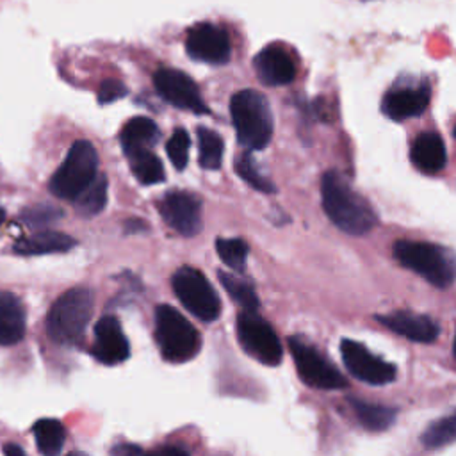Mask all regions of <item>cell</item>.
<instances>
[{
	"label": "cell",
	"mask_w": 456,
	"mask_h": 456,
	"mask_svg": "<svg viewBox=\"0 0 456 456\" xmlns=\"http://www.w3.org/2000/svg\"><path fill=\"white\" fill-rule=\"evenodd\" d=\"M155 338L162 358L171 363L192 360L201 347L196 328L169 305H159L155 310Z\"/></svg>",
	"instance_id": "5"
},
{
	"label": "cell",
	"mask_w": 456,
	"mask_h": 456,
	"mask_svg": "<svg viewBox=\"0 0 456 456\" xmlns=\"http://www.w3.org/2000/svg\"><path fill=\"white\" fill-rule=\"evenodd\" d=\"M429 87H399L390 89L381 102V110L387 118L394 121H403L422 114L429 103Z\"/></svg>",
	"instance_id": "15"
},
{
	"label": "cell",
	"mask_w": 456,
	"mask_h": 456,
	"mask_svg": "<svg viewBox=\"0 0 456 456\" xmlns=\"http://www.w3.org/2000/svg\"><path fill=\"white\" fill-rule=\"evenodd\" d=\"M93 356L103 365H118L130 356V344L118 317L103 315L94 326Z\"/></svg>",
	"instance_id": "14"
},
{
	"label": "cell",
	"mask_w": 456,
	"mask_h": 456,
	"mask_svg": "<svg viewBox=\"0 0 456 456\" xmlns=\"http://www.w3.org/2000/svg\"><path fill=\"white\" fill-rule=\"evenodd\" d=\"M132 173L142 185H153L164 180V166L160 159L150 150H137L126 155Z\"/></svg>",
	"instance_id": "23"
},
{
	"label": "cell",
	"mask_w": 456,
	"mask_h": 456,
	"mask_svg": "<svg viewBox=\"0 0 456 456\" xmlns=\"http://www.w3.org/2000/svg\"><path fill=\"white\" fill-rule=\"evenodd\" d=\"M157 452H164V454H185V451L180 449V447H160Z\"/></svg>",
	"instance_id": "37"
},
{
	"label": "cell",
	"mask_w": 456,
	"mask_h": 456,
	"mask_svg": "<svg viewBox=\"0 0 456 456\" xmlns=\"http://www.w3.org/2000/svg\"><path fill=\"white\" fill-rule=\"evenodd\" d=\"M75 208L84 217H93L105 208L107 203V176L96 175L94 180L73 200Z\"/></svg>",
	"instance_id": "24"
},
{
	"label": "cell",
	"mask_w": 456,
	"mask_h": 456,
	"mask_svg": "<svg viewBox=\"0 0 456 456\" xmlns=\"http://www.w3.org/2000/svg\"><path fill=\"white\" fill-rule=\"evenodd\" d=\"M411 162L424 173H438L447 162V151L436 132H422L415 137L410 150Z\"/></svg>",
	"instance_id": "18"
},
{
	"label": "cell",
	"mask_w": 456,
	"mask_h": 456,
	"mask_svg": "<svg viewBox=\"0 0 456 456\" xmlns=\"http://www.w3.org/2000/svg\"><path fill=\"white\" fill-rule=\"evenodd\" d=\"M394 255L401 265L411 269L438 289H445L456 280V255L440 244L399 240L394 246Z\"/></svg>",
	"instance_id": "3"
},
{
	"label": "cell",
	"mask_w": 456,
	"mask_h": 456,
	"mask_svg": "<svg viewBox=\"0 0 456 456\" xmlns=\"http://www.w3.org/2000/svg\"><path fill=\"white\" fill-rule=\"evenodd\" d=\"M198 150L200 166L205 169H219L224 153V142L221 135L207 126L198 128Z\"/></svg>",
	"instance_id": "26"
},
{
	"label": "cell",
	"mask_w": 456,
	"mask_h": 456,
	"mask_svg": "<svg viewBox=\"0 0 456 456\" xmlns=\"http://www.w3.org/2000/svg\"><path fill=\"white\" fill-rule=\"evenodd\" d=\"M148 230V224L142 219H128L125 221V232L126 233H141Z\"/></svg>",
	"instance_id": "34"
},
{
	"label": "cell",
	"mask_w": 456,
	"mask_h": 456,
	"mask_svg": "<svg viewBox=\"0 0 456 456\" xmlns=\"http://www.w3.org/2000/svg\"><path fill=\"white\" fill-rule=\"evenodd\" d=\"M5 219V212H4V208L0 207V223Z\"/></svg>",
	"instance_id": "38"
},
{
	"label": "cell",
	"mask_w": 456,
	"mask_h": 456,
	"mask_svg": "<svg viewBox=\"0 0 456 456\" xmlns=\"http://www.w3.org/2000/svg\"><path fill=\"white\" fill-rule=\"evenodd\" d=\"M62 210L52 205H36V207H28L21 212V221L32 228H43L46 224H52L53 221L61 219Z\"/></svg>",
	"instance_id": "32"
},
{
	"label": "cell",
	"mask_w": 456,
	"mask_h": 456,
	"mask_svg": "<svg viewBox=\"0 0 456 456\" xmlns=\"http://www.w3.org/2000/svg\"><path fill=\"white\" fill-rule=\"evenodd\" d=\"M340 351L347 370L360 381L369 385H385L395 379V365L372 354L363 344L344 338Z\"/></svg>",
	"instance_id": "11"
},
{
	"label": "cell",
	"mask_w": 456,
	"mask_h": 456,
	"mask_svg": "<svg viewBox=\"0 0 456 456\" xmlns=\"http://www.w3.org/2000/svg\"><path fill=\"white\" fill-rule=\"evenodd\" d=\"M235 171L253 189L262 191V192H276L274 183L267 176H264L260 173V169H258L255 159L249 155V151L248 153H240L235 159Z\"/></svg>",
	"instance_id": "30"
},
{
	"label": "cell",
	"mask_w": 456,
	"mask_h": 456,
	"mask_svg": "<svg viewBox=\"0 0 456 456\" xmlns=\"http://www.w3.org/2000/svg\"><path fill=\"white\" fill-rule=\"evenodd\" d=\"M162 219L180 235L192 237L201 230V200L187 191H171L159 201Z\"/></svg>",
	"instance_id": "12"
},
{
	"label": "cell",
	"mask_w": 456,
	"mask_h": 456,
	"mask_svg": "<svg viewBox=\"0 0 456 456\" xmlns=\"http://www.w3.org/2000/svg\"><path fill=\"white\" fill-rule=\"evenodd\" d=\"M128 89L123 82L116 80V78H107L100 84V89H98V103L100 105H107V103H112L123 96H126Z\"/></svg>",
	"instance_id": "33"
},
{
	"label": "cell",
	"mask_w": 456,
	"mask_h": 456,
	"mask_svg": "<svg viewBox=\"0 0 456 456\" xmlns=\"http://www.w3.org/2000/svg\"><path fill=\"white\" fill-rule=\"evenodd\" d=\"M216 249L219 258L235 273L246 271V260L249 253V246L242 239H224L219 237L216 240Z\"/></svg>",
	"instance_id": "29"
},
{
	"label": "cell",
	"mask_w": 456,
	"mask_h": 456,
	"mask_svg": "<svg viewBox=\"0 0 456 456\" xmlns=\"http://www.w3.org/2000/svg\"><path fill=\"white\" fill-rule=\"evenodd\" d=\"M452 353H454V356H456V338H454V347H452Z\"/></svg>",
	"instance_id": "39"
},
{
	"label": "cell",
	"mask_w": 456,
	"mask_h": 456,
	"mask_svg": "<svg viewBox=\"0 0 456 456\" xmlns=\"http://www.w3.org/2000/svg\"><path fill=\"white\" fill-rule=\"evenodd\" d=\"M456 440V411L431 422L420 436L426 449H440Z\"/></svg>",
	"instance_id": "28"
},
{
	"label": "cell",
	"mask_w": 456,
	"mask_h": 456,
	"mask_svg": "<svg viewBox=\"0 0 456 456\" xmlns=\"http://www.w3.org/2000/svg\"><path fill=\"white\" fill-rule=\"evenodd\" d=\"M32 435L37 445V451L46 456L61 452L66 438L64 426L57 419H39L32 426Z\"/></svg>",
	"instance_id": "22"
},
{
	"label": "cell",
	"mask_w": 456,
	"mask_h": 456,
	"mask_svg": "<svg viewBox=\"0 0 456 456\" xmlns=\"http://www.w3.org/2000/svg\"><path fill=\"white\" fill-rule=\"evenodd\" d=\"M98 175V153L89 141H75L64 162L50 178V192L61 200L73 201Z\"/></svg>",
	"instance_id": "6"
},
{
	"label": "cell",
	"mask_w": 456,
	"mask_h": 456,
	"mask_svg": "<svg viewBox=\"0 0 456 456\" xmlns=\"http://www.w3.org/2000/svg\"><path fill=\"white\" fill-rule=\"evenodd\" d=\"M356 419L365 429L385 431L395 420V410L383 404H370L365 401H351Z\"/></svg>",
	"instance_id": "25"
},
{
	"label": "cell",
	"mask_w": 456,
	"mask_h": 456,
	"mask_svg": "<svg viewBox=\"0 0 456 456\" xmlns=\"http://www.w3.org/2000/svg\"><path fill=\"white\" fill-rule=\"evenodd\" d=\"M130 452H141V447L123 444V445H118L112 449V454H130Z\"/></svg>",
	"instance_id": "35"
},
{
	"label": "cell",
	"mask_w": 456,
	"mask_h": 456,
	"mask_svg": "<svg viewBox=\"0 0 456 456\" xmlns=\"http://www.w3.org/2000/svg\"><path fill=\"white\" fill-rule=\"evenodd\" d=\"M94 297L87 287L66 290L50 308L46 330L50 338L61 346L77 344L93 315Z\"/></svg>",
	"instance_id": "4"
},
{
	"label": "cell",
	"mask_w": 456,
	"mask_h": 456,
	"mask_svg": "<svg viewBox=\"0 0 456 456\" xmlns=\"http://www.w3.org/2000/svg\"><path fill=\"white\" fill-rule=\"evenodd\" d=\"M237 337L248 354L265 365H278L283 356L281 342L271 324L256 310H242L237 317Z\"/></svg>",
	"instance_id": "9"
},
{
	"label": "cell",
	"mask_w": 456,
	"mask_h": 456,
	"mask_svg": "<svg viewBox=\"0 0 456 456\" xmlns=\"http://www.w3.org/2000/svg\"><path fill=\"white\" fill-rule=\"evenodd\" d=\"M255 69L258 78L267 86H285L296 77V66L290 55L278 45L265 46L255 57Z\"/></svg>",
	"instance_id": "16"
},
{
	"label": "cell",
	"mask_w": 456,
	"mask_h": 456,
	"mask_svg": "<svg viewBox=\"0 0 456 456\" xmlns=\"http://www.w3.org/2000/svg\"><path fill=\"white\" fill-rule=\"evenodd\" d=\"M25 306L18 296L0 290V346H12L25 335Z\"/></svg>",
	"instance_id": "19"
},
{
	"label": "cell",
	"mask_w": 456,
	"mask_h": 456,
	"mask_svg": "<svg viewBox=\"0 0 456 456\" xmlns=\"http://www.w3.org/2000/svg\"><path fill=\"white\" fill-rule=\"evenodd\" d=\"M289 347H290L297 374L306 385L322 388V390L344 388L347 385L342 372L303 337H290Z\"/></svg>",
	"instance_id": "8"
},
{
	"label": "cell",
	"mask_w": 456,
	"mask_h": 456,
	"mask_svg": "<svg viewBox=\"0 0 456 456\" xmlns=\"http://www.w3.org/2000/svg\"><path fill=\"white\" fill-rule=\"evenodd\" d=\"M160 137L159 126L153 119L146 116H135L128 119L119 134L121 148L125 155L137 150H150Z\"/></svg>",
	"instance_id": "20"
},
{
	"label": "cell",
	"mask_w": 456,
	"mask_h": 456,
	"mask_svg": "<svg viewBox=\"0 0 456 456\" xmlns=\"http://www.w3.org/2000/svg\"><path fill=\"white\" fill-rule=\"evenodd\" d=\"M189 146H191V137L183 128H176L169 137V141L166 142L167 157L176 169H183L187 166Z\"/></svg>",
	"instance_id": "31"
},
{
	"label": "cell",
	"mask_w": 456,
	"mask_h": 456,
	"mask_svg": "<svg viewBox=\"0 0 456 456\" xmlns=\"http://www.w3.org/2000/svg\"><path fill=\"white\" fill-rule=\"evenodd\" d=\"M77 240L66 233L43 230L30 237H25L14 244V253L18 255H45V253H62L71 249Z\"/></svg>",
	"instance_id": "21"
},
{
	"label": "cell",
	"mask_w": 456,
	"mask_h": 456,
	"mask_svg": "<svg viewBox=\"0 0 456 456\" xmlns=\"http://www.w3.org/2000/svg\"><path fill=\"white\" fill-rule=\"evenodd\" d=\"M153 86L167 103L178 109L191 110L194 114L208 112L196 82L180 69L160 68L153 75Z\"/></svg>",
	"instance_id": "10"
},
{
	"label": "cell",
	"mask_w": 456,
	"mask_h": 456,
	"mask_svg": "<svg viewBox=\"0 0 456 456\" xmlns=\"http://www.w3.org/2000/svg\"><path fill=\"white\" fill-rule=\"evenodd\" d=\"M322 208L330 221L342 232L363 235L374 228L378 216L369 201L360 196L337 171H328L321 183Z\"/></svg>",
	"instance_id": "1"
},
{
	"label": "cell",
	"mask_w": 456,
	"mask_h": 456,
	"mask_svg": "<svg viewBox=\"0 0 456 456\" xmlns=\"http://www.w3.org/2000/svg\"><path fill=\"white\" fill-rule=\"evenodd\" d=\"M230 114L237 141L248 150H262L273 135V112L267 98L253 89H242L232 96Z\"/></svg>",
	"instance_id": "2"
},
{
	"label": "cell",
	"mask_w": 456,
	"mask_h": 456,
	"mask_svg": "<svg viewBox=\"0 0 456 456\" xmlns=\"http://www.w3.org/2000/svg\"><path fill=\"white\" fill-rule=\"evenodd\" d=\"M2 451H4L5 456H14V454L21 456V454H25V451H23L20 445H16V444H5V445L2 447Z\"/></svg>",
	"instance_id": "36"
},
{
	"label": "cell",
	"mask_w": 456,
	"mask_h": 456,
	"mask_svg": "<svg viewBox=\"0 0 456 456\" xmlns=\"http://www.w3.org/2000/svg\"><path fill=\"white\" fill-rule=\"evenodd\" d=\"M381 324H385L390 331L406 337L415 342L429 344L438 337V324L422 314H411V312H394L387 315L376 317Z\"/></svg>",
	"instance_id": "17"
},
{
	"label": "cell",
	"mask_w": 456,
	"mask_h": 456,
	"mask_svg": "<svg viewBox=\"0 0 456 456\" xmlns=\"http://www.w3.org/2000/svg\"><path fill=\"white\" fill-rule=\"evenodd\" d=\"M217 276H219L221 285L228 292V296L237 305H240L242 310H258L260 301H258V296L249 281L239 278L235 273H226V271H219Z\"/></svg>",
	"instance_id": "27"
},
{
	"label": "cell",
	"mask_w": 456,
	"mask_h": 456,
	"mask_svg": "<svg viewBox=\"0 0 456 456\" xmlns=\"http://www.w3.org/2000/svg\"><path fill=\"white\" fill-rule=\"evenodd\" d=\"M173 290L180 303L201 321H216L221 314V301L208 280L194 267H180L171 278Z\"/></svg>",
	"instance_id": "7"
},
{
	"label": "cell",
	"mask_w": 456,
	"mask_h": 456,
	"mask_svg": "<svg viewBox=\"0 0 456 456\" xmlns=\"http://www.w3.org/2000/svg\"><path fill=\"white\" fill-rule=\"evenodd\" d=\"M454 137H456V126H454Z\"/></svg>",
	"instance_id": "40"
},
{
	"label": "cell",
	"mask_w": 456,
	"mask_h": 456,
	"mask_svg": "<svg viewBox=\"0 0 456 456\" xmlns=\"http://www.w3.org/2000/svg\"><path fill=\"white\" fill-rule=\"evenodd\" d=\"M185 50L194 61L207 64H224L232 53L226 32L212 23L194 25L187 32Z\"/></svg>",
	"instance_id": "13"
}]
</instances>
